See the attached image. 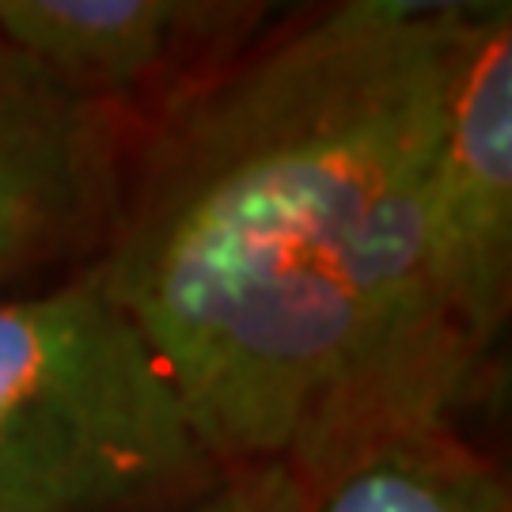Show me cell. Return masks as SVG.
I'll use <instances>...</instances> for the list:
<instances>
[{"instance_id":"6da1fadb","label":"cell","mask_w":512,"mask_h":512,"mask_svg":"<svg viewBox=\"0 0 512 512\" xmlns=\"http://www.w3.org/2000/svg\"><path fill=\"white\" fill-rule=\"evenodd\" d=\"M478 4L277 19L137 129L92 274L224 475L311 494L395 437L456 429L486 349L448 304L433 164Z\"/></svg>"},{"instance_id":"7a4b0ae2","label":"cell","mask_w":512,"mask_h":512,"mask_svg":"<svg viewBox=\"0 0 512 512\" xmlns=\"http://www.w3.org/2000/svg\"><path fill=\"white\" fill-rule=\"evenodd\" d=\"M224 478L92 266L0 293V512H186Z\"/></svg>"},{"instance_id":"3957f363","label":"cell","mask_w":512,"mask_h":512,"mask_svg":"<svg viewBox=\"0 0 512 512\" xmlns=\"http://www.w3.org/2000/svg\"><path fill=\"white\" fill-rule=\"evenodd\" d=\"M133 137L0 38V285L92 266L122 205Z\"/></svg>"},{"instance_id":"277c9868","label":"cell","mask_w":512,"mask_h":512,"mask_svg":"<svg viewBox=\"0 0 512 512\" xmlns=\"http://www.w3.org/2000/svg\"><path fill=\"white\" fill-rule=\"evenodd\" d=\"M239 0H0V38L54 84L145 129L274 27Z\"/></svg>"},{"instance_id":"5b68a950","label":"cell","mask_w":512,"mask_h":512,"mask_svg":"<svg viewBox=\"0 0 512 512\" xmlns=\"http://www.w3.org/2000/svg\"><path fill=\"white\" fill-rule=\"evenodd\" d=\"M433 239L448 304L494 349L512 300V8L478 4L463 42L437 164Z\"/></svg>"},{"instance_id":"8992f818","label":"cell","mask_w":512,"mask_h":512,"mask_svg":"<svg viewBox=\"0 0 512 512\" xmlns=\"http://www.w3.org/2000/svg\"><path fill=\"white\" fill-rule=\"evenodd\" d=\"M308 512H512L494 459L456 429L384 440L311 494Z\"/></svg>"},{"instance_id":"52a82bcc","label":"cell","mask_w":512,"mask_h":512,"mask_svg":"<svg viewBox=\"0 0 512 512\" xmlns=\"http://www.w3.org/2000/svg\"><path fill=\"white\" fill-rule=\"evenodd\" d=\"M311 490L304 478L285 467L239 471L220 482L213 494L194 501L186 512H308Z\"/></svg>"}]
</instances>
